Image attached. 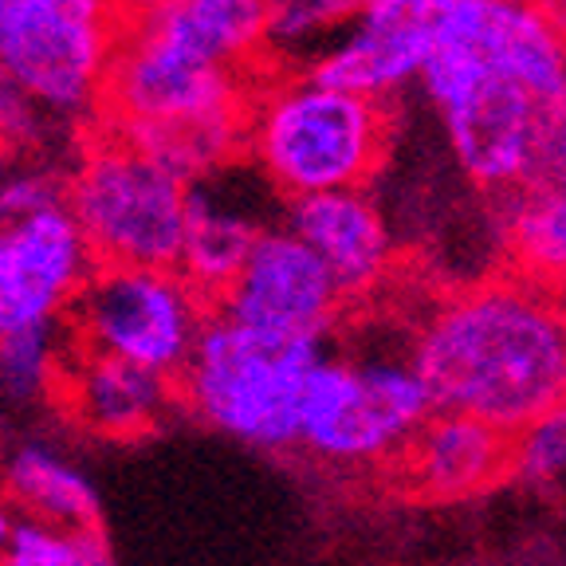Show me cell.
<instances>
[{
	"label": "cell",
	"mask_w": 566,
	"mask_h": 566,
	"mask_svg": "<svg viewBox=\"0 0 566 566\" xmlns=\"http://www.w3.org/2000/svg\"><path fill=\"white\" fill-rule=\"evenodd\" d=\"M531 4H535V9H539L543 17H547L551 24L566 35V0H531Z\"/></svg>",
	"instance_id": "obj_26"
},
{
	"label": "cell",
	"mask_w": 566,
	"mask_h": 566,
	"mask_svg": "<svg viewBox=\"0 0 566 566\" xmlns=\"http://www.w3.org/2000/svg\"><path fill=\"white\" fill-rule=\"evenodd\" d=\"M67 205V181L44 169H17L0 177V224L28 221L48 209Z\"/></svg>",
	"instance_id": "obj_24"
},
{
	"label": "cell",
	"mask_w": 566,
	"mask_h": 566,
	"mask_svg": "<svg viewBox=\"0 0 566 566\" xmlns=\"http://www.w3.org/2000/svg\"><path fill=\"white\" fill-rule=\"evenodd\" d=\"M98 268L67 205L0 224V338L52 327Z\"/></svg>",
	"instance_id": "obj_11"
},
{
	"label": "cell",
	"mask_w": 566,
	"mask_h": 566,
	"mask_svg": "<svg viewBox=\"0 0 566 566\" xmlns=\"http://www.w3.org/2000/svg\"><path fill=\"white\" fill-rule=\"evenodd\" d=\"M507 252L523 280L566 295V177L504 201Z\"/></svg>",
	"instance_id": "obj_18"
},
{
	"label": "cell",
	"mask_w": 566,
	"mask_h": 566,
	"mask_svg": "<svg viewBox=\"0 0 566 566\" xmlns=\"http://www.w3.org/2000/svg\"><path fill=\"white\" fill-rule=\"evenodd\" d=\"M12 531H17V523H12L9 507H4V500H0V555H4V551H9V543H12Z\"/></svg>",
	"instance_id": "obj_27"
},
{
	"label": "cell",
	"mask_w": 566,
	"mask_h": 566,
	"mask_svg": "<svg viewBox=\"0 0 566 566\" xmlns=\"http://www.w3.org/2000/svg\"><path fill=\"white\" fill-rule=\"evenodd\" d=\"M346 295L323 260L287 224L256 240L244 272L217 300V315L268 331V335L323 338L338 318Z\"/></svg>",
	"instance_id": "obj_12"
},
{
	"label": "cell",
	"mask_w": 566,
	"mask_h": 566,
	"mask_svg": "<svg viewBox=\"0 0 566 566\" xmlns=\"http://www.w3.org/2000/svg\"><path fill=\"white\" fill-rule=\"evenodd\" d=\"M134 28L248 75L268 52V0H150Z\"/></svg>",
	"instance_id": "obj_16"
},
{
	"label": "cell",
	"mask_w": 566,
	"mask_h": 566,
	"mask_svg": "<svg viewBox=\"0 0 566 566\" xmlns=\"http://www.w3.org/2000/svg\"><path fill=\"white\" fill-rule=\"evenodd\" d=\"M421 91L472 186L507 201L566 177V35L531 0H449Z\"/></svg>",
	"instance_id": "obj_1"
},
{
	"label": "cell",
	"mask_w": 566,
	"mask_h": 566,
	"mask_svg": "<svg viewBox=\"0 0 566 566\" xmlns=\"http://www.w3.org/2000/svg\"><path fill=\"white\" fill-rule=\"evenodd\" d=\"M0 566H118L95 527H55L44 520L17 523Z\"/></svg>",
	"instance_id": "obj_21"
},
{
	"label": "cell",
	"mask_w": 566,
	"mask_h": 566,
	"mask_svg": "<svg viewBox=\"0 0 566 566\" xmlns=\"http://www.w3.org/2000/svg\"><path fill=\"white\" fill-rule=\"evenodd\" d=\"M256 87L244 71L221 67L161 35L126 28L103 87V106L115 130L158 126L248 123Z\"/></svg>",
	"instance_id": "obj_9"
},
{
	"label": "cell",
	"mask_w": 566,
	"mask_h": 566,
	"mask_svg": "<svg viewBox=\"0 0 566 566\" xmlns=\"http://www.w3.org/2000/svg\"><path fill=\"white\" fill-rule=\"evenodd\" d=\"M366 0H268V55L307 60L327 55L343 28L354 24Z\"/></svg>",
	"instance_id": "obj_20"
},
{
	"label": "cell",
	"mask_w": 566,
	"mask_h": 566,
	"mask_svg": "<svg viewBox=\"0 0 566 566\" xmlns=\"http://www.w3.org/2000/svg\"><path fill=\"white\" fill-rule=\"evenodd\" d=\"M433 413V394L417 374L413 358L350 363L323 354L303 394L300 444L343 464L401 457V449Z\"/></svg>",
	"instance_id": "obj_7"
},
{
	"label": "cell",
	"mask_w": 566,
	"mask_h": 566,
	"mask_svg": "<svg viewBox=\"0 0 566 566\" xmlns=\"http://www.w3.org/2000/svg\"><path fill=\"white\" fill-rule=\"evenodd\" d=\"M515 437L469 413L437 409L401 449V472L417 495L464 500L512 472Z\"/></svg>",
	"instance_id": "obj_14"
},
{
	"label": "cell",
	"mask_w": 566,
	"mask_h": 566,
	"mask_svg": "<svg viewBox=\"0 0 566 566\" xmlns=\"http://www.w3.org/2000/svg\"><path fill=\"white\" fill-rule=\"evenodd\" d=\"M189 181L123 134L87 146L67 181V209L98 264L177 268L186 248Z\"/></svg>",
	"instance_id": "obj_5"
},
{
	"label": "cell",
	"mask_w": 566,
	"mask_h": 566,
	"mask_svg": "<svg viewBox=\"0 0 566 566\" xmlns=\"http://www.w3.org/2000/svg\"><path fill=\"white\" fill-rule=\"evenodd\" d=\"M512 476L523 484H555L566 476V406L551 409L515 437Z\"/></svg>",
	"instance_id": "obj_23"
},
{
	"label": "cell",
	"mask_w": 566,
	"mask_h": 566,
	"mask_svg": "<svg viewBox=\"0 0 566 566\" xmlns=\"http://www.w3.org/2000/svg\"><path fill=\"white\" fill-rule=\"evenodd\" d=\"M209 303L177 268L98 264L71 307L87 354L123 358L177 386L201 338Z\"/></svg>",
	"instance_id": "obj_6"
},
{
	"label": "cell",
	"mask_w": 566,
	"mask_h": 566,
	"mask_svg": "<svg viewBox=\"0 0 566 566\" xmlns=\"http://www.w3.org/2000/svg\"><path fill=\"white\" fill-rule=\"evenodd\" d=\"M264 232L268 229L244 205H237L224 189H217V174L201 177V181L189 186L186 248H181L177 272L186 275L189 287L209 307H217V300L244 272L248 256H252V248H256V240Z\"/></svg>",
	"instance_id": "obj_15"
},
{
	"label": "cell",
	"mask_w": 566,
	"mask_h": 566,
	"mask_svg": "<svg viewBox=\"0 0 566 566\" xmlns=\"http://www.w3.org/2000/svg\"><path fill=\"white\" fill-rule=\"evenodd\" d=\"M9 488L28 512L55 527H95L98 520V495L91 480L40 444H28L12 457Z\"/></svg>",
	"instance_id": "obj_19"
},
{
	"label": "cell",
	"mask_w": 566,
	"mask_h": 566,
	"mask_svg": "<svg viewBox=\"0 0 566 566\" xmlns=\"http://www.w3.org/2000/svg\"><path fill=\"white\" fill-rule=\"evenodd\" d=\"M287 229L323 260L346 300L374 292L394 264L389 224L366 189L300 197L287 205Z\"/></svg>",
	"instance_id": "obj_13"
},
{
	"label": "cell",
	"mask_w": 566,
	"mask_h": 566,
	"mask_svg": "<svg viewBox=\"0 0 566 566\" xmlns=\"http://www.w3.org/2000/svg\"><path fill=\"white\" fill-rule=\"evenodd\" d=\"M389 103L327 87L307 71L268 80L248 106V146L287 201L363 189L389 146Z\"/></svg>",
	"instance_id": "obj_3"
},
{
	"label": "cell",
	"mask_w": 566,
	"mask_h": 566,
	"mask_svg": "<svg viewBox=\"0 0 566 566\" xmlns=\"http://www.w3.org/2000/svg\"><path fill=\"white\" fill-rule=\"evenodd\" d=\"M449 0H366L354 24L307 67L311 80L389 103L406 83H421L441 44Z\"/></svg>",
	"instance_id": "obj_10"
},
{
	"label": "cell",
	"mask_w": 566,
	"mask_h": 566,
	"mask_svg": "<svg viewBox=\"0 0 566 566\" xmlns=\"http://www.w3.org/2000/svg\"><path fill=\"white\" fill-rule=\"evenodd\" d=\"M123 32L115 0H0V71L48 111L80 115L103 103Z\"/></svg>",
	"instance_id": "obj_8"
},
{
	"label": "cell",
	"mask_w": 566,
	"mask_h": 566,
	"mask_svg": "<svg viewBox=\"0 0 566 566\" xmlns=\"http://www.w3.org/2000/svg\"><path fill=\"white\" fill-rule=\"evenodd\" d=\"M63 389L83 424L106 437H138L169 406L174 381L123 363V358L83 350L80 363L63 374Z\"/></svg>",
	"instance_id": "obj_17"
},
{
	"label": "cell",
	"mask_w": 566,
	"mask_h": 566,
	"mask_svg": "<svg viewBox=\"0 0 566 566\" xmlns=\"http://www.w3.org/2000/svg\"><path fill=\"white\" fill-rule=\"evenodd\" d=\"M60 346H55L52 327H32L20 335L0 338V394L12 401L44 398L55 381H63Z\"/></svg>",
	"instance_id": "obj_22"
},
{
	"label": "cell",
	"mask_w": 566,
	"mask_h": 566,
	"mask_svg": "<svg viewBox=\"0 0 566 566\" xmlns=\"http://www.w3.org/2000/svg\"><path fill=\"white\" fill-rule=\"evenodd\" d=\"M413 366L437 409L520 437L566 406V295L523 275L476 283L424 323Z\"/></svg>",
	"instance_id": "obj_2"
},
{
	"label": "cell",
	"mask_w": 566,
	"mask_h": 566,
	"mask_svg": "<svg viewBox=\"0 0 566 566\" xmlns=\"http://www.w3.org/2000/svg\"><path fill=\"white\" fill-rule=\"evenodd\" d=\"M323 354V338L268 335L209 315L177 394L212 429L260 449H287L300 444L303 394Z\"/></svg>",
	"instance_id": "obj_4"
},
{
	"label": "cell",
	"mask_w": 566,
	"mask_h": 566,
	"mask_svg": "<svg viewBox=\"0 0 566 566\" xmlns=\"http://www.w3.org/2000/svg\"><path fill=\"white\" fill-rule=\"evenodd\" d=\"M44 111L35 95H28L9 71H0V146H32L44 134Z\"/></svg>",
	"instance_id": "obj_25"
}]
</instances>
